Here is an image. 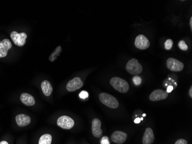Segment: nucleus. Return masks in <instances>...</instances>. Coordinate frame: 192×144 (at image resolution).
<instances>
[{
    "mask_svg": "<svg viewBox=\"0 0 192 144\" xmlns=\"http://www.w3.org/2000/svg\"><path fill=\"white\" fill-rule=\"evenodd\" d=\"M111 85L114 89L121 93H126L129 90V84L124 79L120 77H114L110 80Z\"/></svg>",
    "mask_w": 192,
    "mask_h": 144,
    "instance_id": "obj_1",
    "label": "nucleus"
},
{
    "mask_svg": "<svg viewBox=\"0 0 192 144\" xmlns=\"http://www.w3.org/2000/svg\"><path fill=\"white\" fill-rule=\"evenodd\" d=\"M126 70L129 74L137 76L142 72L143 67L137 59L136 58H132L127 62Z\"/></svg>",
    "mask_w": 192,
    "mask_h": 144,
    "instance_id": "obj_2",
    "label": "nucleus"
},
{
    "mask_svg": "<svg viewBox=\"0 0 192 144\" xmlns=\"http://www.w3.org/2000/svg\"><path fill=\"white\" fill-rule=\"evenodd\" d=\"M101 102L106 106L111 108H117L119 106L118 100L114 96L107 93H101L99 95Z\"/></svg>",
    "mask_w": 192,
    "mask_h": 144,
    "instance_id": "obj_3",
    "label": "nucleus"
},
{
    "mask_svg": "<svg viewBox=\"0 0 192 144\" xmlns=\"http://www.w3.org/2000/svg\"><path fill=\"white\" fill-rule=\"evenodd\" d=\"M10 38L15 45L22 47L26 42L27 35L24 32L18 33L16 31H13L10 34Z\"/></svg>",
    "mask_w": 192,
    "mask_h": 144,
    "instance_id": "obj_4",
    "label": "nucleus"
},
{
    "mask_svg": "<svg viewBox=\"0 0 192 144\" xmlns=\"http://www.w3.org/2000/svg\"><path fill=\"white\" fill-rule=\"evenodd\" d=\"M166 65L169 70L173 72H181L184 67V65L183 62L172 57L167 59Z\"/></svg>",
    "mask_w": 192,
    "mask_h": 144,
    "instance_id": "obj_5",
    "label": "nucleus"
},
{
    "mask_svg": "<svg viewBox=\"0 0 192 144\" xmlns=\"http://www.w3.org/2000/svg\"><path fill=\"white\" fill-rule=\"evenodd\" d=\"M57 125L64 129H70L74 126V120L68 116H62L57 120Z\"/></svg>",
    "mask_w": 192,
    "mask_h": 144,
    "instance_id": "obj_6",
    "label": "nucleus"
},
{
    "mask_svg": "<svg viewBox=\"0 0 192 144\" xmlns=\"http://www.w3.org/2000/svg\"><path fill=\"white\" fill-rule=\"evenodd\" d=\"M135 45L140 50H145L150 47V43L148 39L143 35H138L135 40Z\"/></svg>",
    "mask_w": 192,
    "mask_h": 144,
    "instance_id": "obj_7",
    "label": "nucleus"
},
{
    "mask_svg": "<svg viewBox=\"0 0 192 144\" xmlns=\"http://www.w3.org/2000/svg\"><path fill=\"white\" fill-rule=\"evenodd\" d=\"M84 83L79 77H76L69 81L66 86V89L69 92L76 91L81 88Z\"/></svg>",
    "mask_w": 192,
    "mask_h": 144,
    "instance_id": "obj_8",
    "label": "nucleus"
},
{
    "mask_svg": "<svg viewBox=\"0 0 192 144\" xmlns=\"http://www.w3.org/2000/svg\"><path fill=\"white\" fill-rule=\"evenodd\" d=\"M168 93L162 89H155L150 94V100L152 102H157L164 100L168 97Z\"/></svg>",
    "mask_w": 192,
    "mask_h": 144,
    "instance_id": "obj_9",
    "label": "nucleus"
},
{
    "mask_svg": "<svg viewBox=\"0 0 192 144\" xmlns=\"http://www.w3.org/2000/svg\"><path fill=\"white\" fill-rule=\"evenodd\" d=\"M12 47V44L9 39H4L2 41H0V58L5 57Z\"/></svg>",
    "mask_w": 192,
    "mask_h": 144,
    "instance_id": "obj_10",
    "label": "nucleus"
},
{
    "mask_svg": "<svg viewBox=\"0 0 192 144\" xmlns=\"http://www.w3.org/2000/svg\"><path fill=\"white\" fill-rule=\"evenodd\" d=\"M127 138V134L122 131H115L111 135V140L116 144H122L124 143Z\"/></svg>",
    "mask_w": 192,
    "mask_h": 144,
    "instance_id": "obj_11",
    "label": "nucleus"
},
{
    "mask_svg": "<svg viewBox=\"0 0 192 144\" xmlns=\"http://www.w3.org/2000/svg\"><path fill=\"white\" fill-rule=\"evenodd\" d=\"M101 122L98 118H95L92 123V130L93 135L96 138H100L103 135V131L101 129Z\"/></svg>",
    "mask_w": 192,
    "mask_h": 144,
    "instance_id": "obj_12",
    "label": "nucleus"
},
{
    "mask_svg": "<svg viewBox=\"0 0 192 144\" xmlns=\"http://www.w3.org/2000/svg\"><path fill=\"white\" fill-rule=\"evenodd\" d=\"M154 140L153 130L150 127H147L143 137V144H152L154 143Z\"/></svg>",
    "mask_w": 192,
    "mask_h": 144,
    "instance_id": "obj_13",
    "label": "nucleus"
},
{
    "mask_svg": "<svg viewBox=\"0 0 192 144\" xmlns=\"http://www.w3.org/2000/svg\"><path fill=\"white\" fill-rule=\"evenodd\" d=\"M31 118L28 115L23 114H19L16 116V122L20 127H24L29 125L31 123Z\"/></svg>",
    "mask_w": 192,
    "mask_h": 144,
    "instance_id": "obj_14",
    "label": "nucleus"
},
{
    "mask_svg": "<svg viewBox=\"0 0 192 144\" xmlns=\"http://www.w3.org/2000/svg\"><path fill=\"white\" fill-rule=\"evenodd\" d=\"M20 100L21 102L26 106H32L35 104L34 97L27 93H23L20 96Z\"/></svg>",
    "mask_w": 192,
    "mask_h": 144,
    "instance_id": "obj_15",
    "label": "nucleus"
},
{
    "mask_svg": "<svg viewBox=\"0 0 192 144\" xmlns=\"http://www.w3.org/2000/svg\"><path fill=\"white\" fill-rule=\"evenodd\" d=\"M41 88L44 95L46 96H50L53 91L51 83L47 80H44L41 83Z\"/></svg>",
    "mask_w": 192,
    "mask_h": 144,
    "instance_id": "obj_16",
    "label": "nucleus"
},
{
    "mask_svg": "<svg viewBox=\"0 0 192 144\" xmlns=\"http://www.w3.org/2000/svg\"><path fill=\"white\" fill-rule=\"evenodd\" d=\"M62 48L60 46H59L57 48L55 49V50L51 54V55L49 57V60L51 62L55 61L58 57L60 56L61 52H62Z\"/></svg>",
    "mask_w": 192,
    "mask_h": 144,
    "instance_id": "obj_17",
    "label": "nucleus"
},
{
    "mask_svg": "<svg viewBox=\"0 0 192 144\" xmlns=\"http://www.w3.org/2000/svg\"><path fill=\"white\" fill-rule=\"evenodd\" d=\"M51 143L52 136L49 134L41 135L39 141V144H51Z\"/></svg>",
    "mask_w": 192,
    "mask_h": 144,
    "instance_id": "obj_18",
    "label": "nucleus"
},
{
    "mask_svg": "<svg viewBox=\"0 0 192 144\" xmlns=\"http://www.w3.org/2000/svg\"><path fill=\"white\" fill-rule=\"evenodd\" d=\"M173 40L170 39H167L164 43V48H165V49L167 50H169L172 49L173 47Z\"/></svg>",
    "mask_w": 192,
    "mask_h": 144,
    "instance_id": "obj_19",
    "label": "nucleus"
},
{
    "mask_svg": "<svg viewBox=\"0 0 192 144\" xmlns=\"http://www.w3.org/2000/svg\"><path fill=\"white\" fill-rule=\"evenodd\" d=\"M178 47L181 50L183 51H187L188 50V46L184 40H181L178 43Z\"/></svg>",
    "mask_w": 192,
    "mask_h": 144,
    "instance_id": "obj_20",
    "label": "nucleus"
},
{
    "mask_svg": "<svg viewBox=\"0 0 192 144\" xmlns=\"http://www.w3.org/2000/svg\"><path fill=\"white\" fill-rule=\"evenodd\" d=\"M133 80V83H134L135 85L136 86H138L139 85L141 84L142 82V78L138 76H135L134 77H133L132 78Z\"/></svg>",
    "mask_w": 192,
    "mask_h": 144,
    "instance_id": "obj_21",
    "label": "nucleus"
},
{
    "mask_svg": "<svg viewBox=\"0 0 192 144\" xmlns=\"http://www.w3.org/2000/svg\"><path fill=\"white\" fill-rule=\"evenodd\" d=\"M89 96V94L88 92L85 91H81L79 94V97L81 98V99H85L88 97Z\"/></svg>",
    "mask_w": 192,
    "mask_h": 144,
    "instance_id": "obj_22",
    "label": "nucleus"
},
{
    "mask_svg": "<svg viewBox=\"0 0 192 144\" xmlns=\"http://www.w3.org/2000/svg\"><path fill=\"white\" fill-rule=\"evenodd\" d=\"M101 144H110L108 137L106 136L103 137L101 140Z\"/></svg>",
    "mask_w": 192,
    "mask_h": 144,
    "instance_id": "obj_23",
    "label": "nucleus"
},
{
    "mask_svg": "<svg viewBox=\"0 0 192 144\" xmlns=\"http://www.w3.org/2000/svg\"><path fill=\"white\" fill-rule=\"evenodd\" d=\"M175 144H188V142L184 140V139H180L178 140H177Z\"/></svg>",
    "mask_w": 192,
    "mask_h": 144,
    "instance_id": "obj_24",
    "label": "nucleus"
},
{
    "mask_svg": "<svg viewBox=\"0 0 192 144\" xmlns=\"http://www.w3.org/2000/svg\"><path fill=\"white\" fill-rule=\"evenodd\" d=\"M173 90V86H169L167 87V91L166 92L169 94V93H170L171 92H172V91Z\"/></svg>",
    "mask_w": 192,
    "mask_h": 144,
    "instance_id": "obj_25",
    "label": "nucleus"
},
{
    "mask_svg": "<svg viewBox=\"0 0 192 144\" xmlns=\"http://www.w3.org/2000/svg\"><path fill=\"white\" fill-rule=\"evenodd\" d=\"M140 122H141V121L139 118H136L134 120V122L135 124H139Z\"/></svg>",
    "mask_w": 192,
    "mask_h": 144,
    "instance_id": "obj_26",
    "label": "nucleus"
},
{
    "mask_svg": "<svg viewBox=\"0 0 192 144\" xmlns=\"http://www.w3.org/2000/svg\"><path fill=\"white\" fill-rule=\"evenodd\" d=\"M189 95L191 97H192V86L191 87L190 89H189Z\"/></svg>",
    "mask_w": 192,
    "mask_h": 144,
    "instance_id": "obj_27",
    "label": "nucleus"
},
{
    "mask_svg": "<svg viewBox=\"0 0 192 144\" xmlns=\"http://www.w3.org/2000/svg\"><path fill=\"white\" fill-rule=\"evenodd\" d=\"M189 24H190V26H191V31L192 30V17L191 18V19L189 20Z\"/></svg>",
    "mask_w": 192,
    "mask_h": 144,
    "instance_id": "obj_28",
    "label": "nucleus"
},
{
    "mask_svg": "<svg viewBox=\"0 0 192 144\" xmlns=\"http://www.w3.org/2000/svg\"><path fill=\"white\" fill-rule=\"evenodd\" d=\"M0 144H9L8 143V142L5 141H2L1 142H0Z\"/></svg>",
    "mask_w": 192,
    "mask_h": 144,
    "instance_id": "obj_29",
    "label": "nucleus"
},
{
    "mask_svg": "<svg viewBox=\"0 0 192 144\" xmlns=\"http://www.w3.org/2000/svg\"><path fill=\"white\" fill-rule=\"evenodd\" d=\"M140 121H141L143 120V117H142V118H140Z\"/></svg>",
    "mask_w": 192,
    "mask_h": 144,
    "instance_id": "obj_30",
    "label": "nucleus"
},
{
    "mask_svg": "<svg viewBox=\"0 0 192 144\" xmlns=\"http://www.w3.org/2000/svg\"><path fill=\"white\" fill-rule=\"evenodd\" d=\"M146 116V114H143V117H144V116Z\"/></svg>",
    "mask_w": 192,
    "mask_h": 144,
    "instance_id": "obj_31",
    "label": "nucleus"
}]
</instances>
